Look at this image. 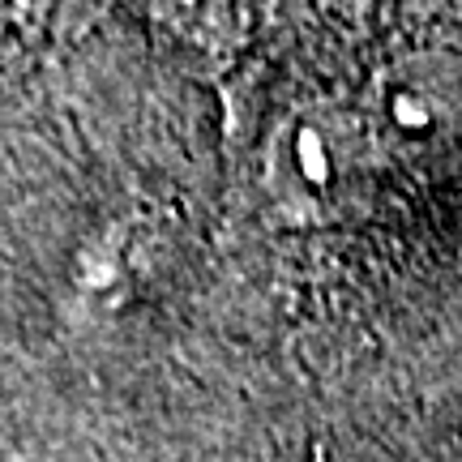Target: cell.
Listing matches in <instances>:
<instances>
[{"mask_svg":"<svg viewBox=\"0 0 462 462\" xmlns=\"http://www.w3.org/2000/svg\"><path fill=\"white\" fill-rule=\"evenodd\" d=\"M163 26L189 34V39H218L236 26L240 0H142Z\"/></svg>","mask_w":462,"mask_h":462,"instance_id":"obj_1","label":"cell"}]
</instances>
